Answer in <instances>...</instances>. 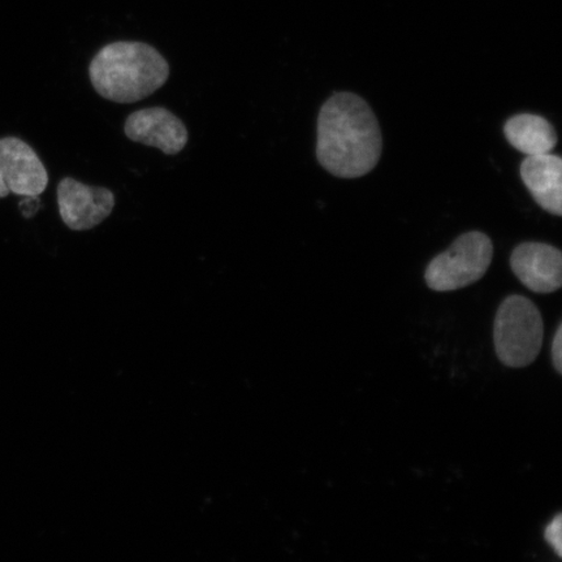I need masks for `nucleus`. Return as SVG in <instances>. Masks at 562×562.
Masks as SVG:
<instances>
[{"label": "nucleus", "mask_w": 562, "mask_h": 562, "mask_svg": "<svg viewBox=\"0 0 562 562\" xmlns=\"http://www.w3.org/2000/svg\"><path fill=\"white\" fill-rule=\"evenodd\" d=\"M316 158L341 179L368 175L381 160L383 136L374 111L353 93H336L322 105Z\"/></svg>", "instance_id": "nucleus-1"}, {"label": "nucleus", "mask_w": 562, "mask_h": 562, "mask_svg": "<svg viewBox=\"0 0 562 562\" xmlns=\"http://www.w3.org/2000/svg\"><path fill=\"white\" fill-rule=\"evenodd\" d=\"M91 86L104 100L136 103L156 93L170 77L161 54L144 42H112L91 60Z\"/></svg>", "instance_id": "nucleus-2"}, {"label": "nucleus", "mask_w": 562, "mask_h": 562, "mask_svg": "<svg viewBox=\"0 0 562 562\" xmlns=\"http://www.w3.org/2000/svg\"><path fill=\"white\" fill-rule=\"evenodd\" d=\"M543 335L542 314L531 300L512 294L502 302L495 316L494 342L505 367H529L542 349Z\"/></svg>", "instance_id": "nucleus-3"}, {"label": "nucleus", "mask_w": 562, "mask_h": 562, "mask_svg": "<svg viewBox=\"0 0 562 562\" xmlns=\"http://www.w3.org/2000/svg\"><path fill=\"white\" fill-rule=\"evenodd\" d=\"M492 258L491 238L480 231L468 232L427 266L426 284L435 292L462 290L486 276Z\"/></svg>", "instance_id": "nucleus-4"}, {"label": "nucleus", "mask_w": 562, "mask_h": 562, "mask_svg": "<svg viewBox=\"0 0 562 562\" xmlns=\"http://www.w3.org/2000/svg\"><path fill=\"white\" fill-rule=\"evenodd\" d=\"M47 186L46 167L32 146L18 137L0 138V199L11 193L37 199Z\"/></svg>", "instance_id": "nucleus-5"}, {"label": "nucleus", "mask_w": 562, "mask_h": 562, "mask_svg": "<svg viewBox=\"0 0 562 562\" xmlns=\"http://www.w3.org/2000/svg\"><path fill=\"white\" fill-rule=\"evenodd\" d=\"M115 194L108 188L89 187L72 178L58 186V206L63 223L72 231L100 226L115 209Z\"/></svg>", "instance_id": "nucleus-6"}, {"label": "nucleus", "mask_w": 562, "mask_h": 562, "mask_svg": "<svg viewBox=\"0 0 562 562\" xmlns=\"http://www.w3.org/2000/svg\"><path fill=\"white\" fill-rule=\"evenodd\" d=\"M124 132L133 143L156 147L166 156H178L189 139L186 124L165 108L133 112L125 121Z\"/></svg>", "instance_id": "nucleus-7"}, {"label": "nucleus", "mask_w": 562, "mask_h": 562, "mask_svg": "<svg viewBox=\"0 0 562 562\" xmlns=\"http://www.w3.org/2000/svg\"><path fill=\"white\" fill-rule=\"evenodd\" d=\"M512 271L533 293H553L562 285V255L543 243H524L513 250Z\"/></svg>", "instance_id": "nucleus-8"}, {"label": "nucleus", "mask_w": 562, "mask_h": 562, "mask_svg": "<svg viewBox=\"0 0 562 562\" xmlns=\"http://www.w3.org/2000/svg\"><path fill=\"white\" fill-rule=\"evenodd\" d=\"M562 160L553 154L526 157L519 168L524 184L538 205L552 215H562Z\"/></svg>", "instance_id": "nucleus-9"}, {"label": "nucleus", "mask_w": 562, "mask_h": 562, "mask_svg": "<svg viewBox=\"0 0 562 562\" xmlns=\"http://www.w3.org/2000/svg\"><path fill=\"white\" fill-rule=\"evenodd\" d=\"M504 135L516 150L527 157L550 154L558 145V133L547 119L533 114H518L504 125Z\"/></svg>", "instance_id": "nucleus-10"}, {"label": "nucleus", "mask_w": 562, "mask_h": 562, "mask_svg": "<svg viewBox=\"0 0 562 562\" xmlns=\"http://www.w3.org/2000/svg\"><path fill=\"white\" fill-rule=\"evenodd\" d=\"M561 515L554 517L552 522L546 527L544 538L554 548V552L561 558Z\"/></svg>", "instance_id": "nucleus-11"}, {"label": "nucleus", "mask_w": 562, "mask_h": 562, "mask_svg": "<svg viewBox=\"0 0 562 562\" xmlns=\"http://www.w3.org/2000/svg\"><path fill=\"white\" fill-rule=\"evenodd\" d=\"M552 361L559 374L562 372V325H559L552 341Z\"/></svg>", "instance_id": "nucleus-12"}]
</instances>
